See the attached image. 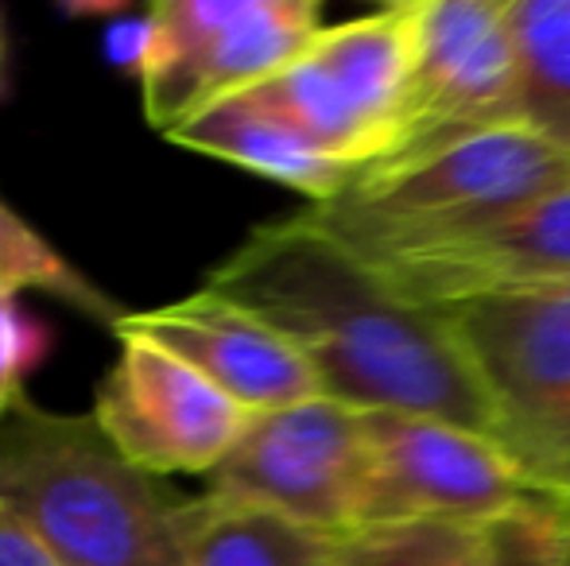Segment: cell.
<instances>
[{
	"label": "cell",
	"instance_id": "1",
	"mask_svg": "<svg viewBox=\"0 0 570 566\" xmlns=\"http://www.w3.org/2000/svg\"><path fill=\"white\" fill-rule=\"evenodd\" d=\"M206 287L253 310L353 411H412L489 435L493 416L446 310L400 299L307 210L253 229Z\"/></svg>",
	"mask_w": 570,
	"mask_h": 566
},
{
	"label": "cell",
	"instance_id": "2",
	"mask_svg": "<svg viewBox=\"0 0 570 566\" xmlns=\"http://www.w3.org/2000/svg\"><path fill=\"white\" fill-rule=\"evenodd\" d=\"M0 508L59 566H187L179 500L98 419L20 400L0 419Z\"/></svg>",
	"mask_w": 570,
	"mask_h": 566
},
{
	"label": "cell",
	"instance_id": "3",
	"mask_svg": "<svg viewBox=\"0 0 570 566\" xmlns=\"http://www.w3.org/2000/svg\"><path fill=\"white\" fill-rule=\"evenodd\" d=\"M570 190V156L524 125L478 132L412 163L361 171L331 202L307 210L334 241L389 268L497 226Z\"/></svg>",
	"mask_w": 570,
	"mask_h": 566
},
{
	"label": "cell",
	"instance_id": "4",
	"mask_svg": "<svg viewBox=\"0 0 570 566\" xmlns=\"http://www.w3.org/2000/svg\"><path fill=\"white\" fill-rule=\"evenodd\" d=\"M493 416V438L524 481L570 516V284L446 310Z\"/></svg>",
	"mask_w": 570,
	"mask_h": 566
},
{
	"label": "cell",
	"instance_id": "5",
	"mask_svg": "<svg viewBox=\"0 0 570 566\" xmlns=\"http://www.w3.org/2000/svg\"><path fill=\"white\" fill-rule=\"evenodd\" d=\"M144 117L167 137L206 106L292 67L323 31L315 0H159L144 16Z\"/></svg>",
	"mask_w": 570,
	"mask_h": 566
},
{
	"label": "cell",
	"instance_id": "6",
	"mask_svg": "<svg viewBox=\"0 0 570 566\" xmlns=\"http://www.w3.org/2000/svg\"><path fill=\"white\" fill-rule=\"evenodd\" d=\"M509 125H517V43L509 0H420L415 59L396 143L365 171L412 163Z\"/></svg>",
	"mask_w": 570,
	"mask_h": 566
},
{
	"label": "cell",
	"instance_id": "7",
	"mask_svg": "<svg viewBox=\"0 0 570 566\" xmlns=\"http://www.w3.org/2000/svg\"><path fill=\"white\" fill-rule=\"evenodd\" d=\"M365 497L361 524H481L528 497L524 481L489 435L412 411H361Z\"/></svg>",
	"mask_w": 570,
	"mask_h": 566
},
{
	"label": "cell",
	"instance_id": "8",
	"mask_svg": "<svg viewBox=\"0 0 570 566\" xmlns=\"http://www.w3.org/2000/svg\"><path fill=\"white\" fill-rule=\"evenodd\" d=\"M365 427L361 411L315 396L307 404L261 411L210 474V489L276 508L326 536H350L365 497Z\"/></svg>",
	"mask_w": 570,
	"mask_h": 566
},
{
	"label": "cell",
	"instance_id": "9",
	"mask_svg": "<svg viewBox=\"0 0 570 566\" xmlns=\"http://www.w3.org/2000/svg\"><path fill=\"white\" fill-rule=\"evenodd\" d=\"M94 419L120 458L144 474L210 477L253 424V411L175 354L125 338L114 369L98 385Z\"/></svg>",
	"mask_w": 570,
	"mask_h": 566
},
{
	"label": "cell",
	"instance_id": "10",
	"mask_svg": "<svg viewBox=\"0 0 570 566\" xmlns=\"http://www.w3.org/2000/svg\"><path fill=\"white\" fill-rule=\"evenodd\" d=\"M114 334L120 341L140 338L175 354L253 416L323 396L292 341L210 287L167 307L128 310L117 318Z\"/></svg>",
	"mask_w": 570,
	"mask_h": 566
},
{
	"label": "cell",
	"instance_id": "11",
	"mask_svg": "<svg viewBox=\"0 0 570 566\" xmlns=\"http://www.w3.org/2000/svg\"><path fill=\"white\" fill-rule=\"evenodd\" d=\"M381 272L400 299L431 310L570 284V190L524 206L465 241Z\"/></svg>",
	"mask_w": 570,
	"mask_h": 566
},
{
	"label": "cell",
	"instance_id": "12",
	"mask_svg": "<svg viewBox=\"0 0 570 566\" xmlns=\"http://www.w3.org/2000/svg\"><path fill=\"white\" fill-rule=\"evenodd\" d=\"M167 140L179 143L198 156H214L237 163L253 175L292 187L311 198V206L338 198L361 171L338 163L311 148L299 132L292 129L284 113L272 101H264L261 90H245L206 106L179 129L167 132Z\"/></svg>",
	"mask_w": 570,
	"mask_h": 566
},
{
	"label": "cell",
	"instance_id": "13",
	"mask_svg": "<svg viewBox=\"0 0 570 566\" xmlns=\"http://www.w3.org/2000/svg\"><path fill=\"white\" fill-rule=\"evenodd\" d=\"M415 23H420V0H404L384 12L323 28L307 47L315 67L331 78L350 113L376 140L381 148L376 163L396 143L400 106H404L407 75H412L415 59Z\"/></svg>",
	"mask_w": 570,
	"mask_h": 566
},
{
	"label": "cell",
	"instance_id": "14",
	"mask_svg": "<svg viewBox=\"0 0 570 566\" xmlns=\"http://www.w3.org/2000/svg\"><path fill=\"white\" fill-rule=\"evenodd\" d=\"M179 536L187 566H331L338 552V536L214 489L179 500Z\"/></svg>",
	"mask_w": 570,
	"mask_h": 566
},
{
	"label": "cell",
	"instance_id": "15",
	"mask_svg": "<svg viewBox=\"0 0 570 566\" xmlns=\"http://www.w3.org/2000/svg\"><path fill=\"white\" fill-rule=\"evenodd\" d=\"M517 125L570 156V0H509Z\"/></svg>",
	"mask_w": 570,
	"mask_h": 566
},
{
	"label": "cell",
	"instance_id": "16",
	"mask_svg": "<svg viewBox=\"0 0 570 566\" xmlns=\"http://www.w3.org/2000/svg\"><path fill=\"white\" fill-rule=\"evenodd\" d=\"M28 287L31 291L59 295L62 302L98 318V322L117 326L120 318V310L109 302L106 291H98L82 272H75L20 214L0 202V291L16 295L28 291Z\"/></svg>",
	"mask_w": 570,
	"mask_h": 566
},
{
	"label": "cell",
	"instance_id": "17",
	"mask_svg": "<svg viewBox=\"0 0 570 566\" xmlns=\"http://www.w3.org/2000/svg\"><path fill=\"white\" fill-rule=\"evenodd\" d=\"M473 524H368L338 539L331 566H478Z\"/></svg>",
	"mask_w": 570,
	"mask_h": 566
},
{
	"label": "cell",
	"instance_id": "18",
	"mask_svg": "<svg viewBox=\"0 0 570 566\" xmlns=\"http://www.w3.org/2000/svg\"><path fill=\"white\" fill-rule=\"evenodd\" d=\"M478 566H570V516L540 497L481 524Z\"/></svg>",
	"mask_w": 570,
	"mask_h": 566
},
{
	"label": "cell",
	"instance_id": "19",
	"mask_svg": "<svg viewBox=\"0 0 570 566\" xmlns=\"http://www.w3.org/2000/svg\"><path fill=\"white\" fill-rule=\"evenodd\" d=\"M43 354V330L20 315L16 295L0 291V419L23 400V377Z\"/></svg>",
	"mask_w": 570,
	"mask_h": 566
},
{
	"label": "cell",
	"instance_id": "20",
	"mask_svg": "<svg viewBox=\"0 0 570 566\" xmlns=\"http://www.w3.org/2000/svg\"><path fill=\"white\" fill-rule=\"evenodd\" d=\"M0 566H59L16 516L0 508Z\"/></svg>",
	"mask_w": 570,
	"mask_h": 566
},
{
	"label": "cell",
	"instance_id": "21",
	"mask_svg": "<svg viewBox=\"0 0 570 566\" xmlns=\"http://www.w3.org/2000/svg\"><path fill=\"white\" fill-rule=\"evenodd\" d=\"M0 67H4V36H0Z\"/></svg>",
	"mask_w": 570,
	"mask_h": 566
}]
</instances>
